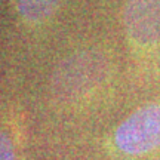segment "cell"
<instances>
[{
    "mask_svg": "<svg viewBox=\"0 0 160 160\" xmlns=\"http://www.w3.org/2000/svg\"><path fill=\"white\" fill-rule=\"evenodd\" d=\"M116 147L129 156L151 153L160 147V104H147L133 111L114 132Z\"/></svg>",
    "mask_w": 160,
    "mask_h": 160,
    "instance_id": "7a4b0ae2",
    "label": "cell"
},
{
    "mask_svg": "<svg viewBox=\"0 0 160 160\" xmlns=\"http://www.w3.org/2000/svg\"><path fill=\"white\" fill-rule=\"evenodd\" d=\"M107 61L95 52L71 55L58 65L53 74V93L61 99H73L86 95L101 85L107 76Z\"/></svg>",
    "mask_w": 160,
    "mask_h": 160,
    "instance_id": "6da1fadb",
    "label": "cell"
},
{
    "mask_svg": "<svg viewBox=\"0 0 160 160\" xmlns=\"http://www.w3.org/2000/svg\"><path fill=\"white\" fill-rule=\"evenodd\" d=\"M59 0H17L19 15L30 24H42L55 13Z\"/></svg>",
    "mask_w": 160,
    "mask_h": 160,
    "instance_id": "277c9868",
    "label": "cell"
},
{
    "mask_svg": "<svg viewBox=\"0 0 160 160\" xmlns=\"http://www.w3.org/2000/svg\"><path fill=\"white\" fill-rule=\"evenodd\" d=\"M123 22L133 45L151 48L160 42V0H126Z\"/></svg>",
    "mask_w": 160,
    "mask_h": 160,
    "instance_id": "3957f363",
    "label": "cell"
},
{
    "mask_svg": "<svg viewBox=\"0 0 160 160\" xmlns=\"http://www.w3.org/2000/svg\"><path fill=\"white\" fill-rule=\"evenodd\" d=\"M0 160H15V148L11 138L0 132Z\"/></svg>",
    "mask_w": 160,
    "mask_h": 160,
    "instance_id": "5b68a950",
    "label": "cell"
}]
</instances>
